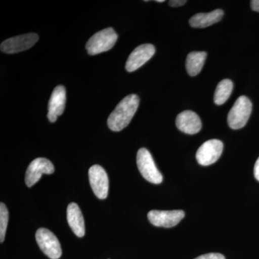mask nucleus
Instances as JSON below:
<instances>
[{
	"mask_svg": "<svg viewBox=\"0 0 259 259\" xmlns=\"http://www.w3.org/2000/svg\"><path fill=\"white\" fill-rule=\"evenodd\" d=\"M140 99L136 95H129L117 105L109 116L107 125L109 128L118 132L129 125L139 106Z\"/></svg>",
	"mask_w": 259,
	"mask_h": 259,
	"instance_id": "nucleus-1",
	"label": "nucleus"
},
{
	"mask_svg": "<svg viewBox=\"0 0 259 259\" xmlns=\"http://www.w3.org/2000/svg\"><path fill=\"white\" fill-rule=\"evenodd\" d=\"M117 35L112 28H107L97 32L90 37L86 44V49L90 55L95 56L110 51L115 46Z\"/></svg>",
	"mask_w": 259,
	"mask_h": 259,
	"instance_id": "nucleus-2",
	"label": "nucleus"
},
{
	"mask_svg": "<svg viewBox=\"0 0 259 259\" xmlns=\"http://www.w3.org/2000/svg\"><path fill=\"white\" fill-rule=\"evenodd\" d=\"M252 112V103L249 99L241 96L230 110L228 115V123L231 128L241 129L244 127Z\"/></svg>",
	"mask_w": 259,
	"mask_h": 259,
	"instance_id": "nucleus-3",
	"label": "nucleus"
},
{
	"mask_svg": "<svg viewBox=\"0 0 259 259\" xmlns=\"http://www.w3.org/2000/svg\"><path fill=\"white\" fill-rule=\"evenodd\" d=\"M136 161L140 173L145 180L155 185L161 183L163 176L156 167L151 153L146 148H142L139 150Z\"/></svg>",
	"mask_w": 259,
	"mask_h": 259,
	"instance_id": "nucleus-4",
	"label": "nucleus"
},
{
	"mask_svg": "<svg viewBox=\"0 0 259 259\" xmlns=\"http://www.w3.org/2000/svg\"><path fill=\"white\" fill-rule=\"evenodd\" d=\"M37 245L44 254L51 259H59L62 255V250L57 237L47 228H39L35 234Z\"/></svg>",
	"mask_w": 259,
	"mask_h": 259,
	"instance_id": "nucleus-5",
	"label": "nucleus"
},
{
	"mask_svg": "<svg viewBox=\"0 0 259 259\" xmlns=\"http://www.w3.org/2000/svg\"><path fill=\"white\" fill-rule=\"evenodd\" d=\"M223 144L217 139L209 140L197 150L196 158L202 166H209L219 159L222 155Z\"/></svg>",
	"mask_w": 259,
	"mask_h": 259,
	"instance_id": "nucleus-6",
	"label": "nucleus"
},
{
	"mask_svg": "<svg viewBox=\"0 0 259 259\" xmlns=\"http://www.w3.org/2000/svg\"><path fill=\"white\" fill-rule=\"evenodd\" d=\"M55 171L52 162L45 158H37L30 163L25 174V184L31 187L41 178L42 175H51Z\"/></svg>",
	"mask_w": 259,
	"mask_h": 259,
	"instance_id": "nucleus-7",
	"label": "nucleus"
},
{
	"mask_svg": "<svg viewBox=\"0 0 259 259\" xmlns=\"http://www.w3.org/2000/svg\"><path fill=\"white\" fill-rule=\"evenodd\" d=\"M38 35L35 33L25 34L10 37L1 44L0 49L5 54H16L28 50L33 47L38 40Z\"/></svg>",
	"mask_w": 259,
	"mask_h": 259,
	"instance_id": "nucleus-8",
	"label": "nucleus"
},
{
	"mask_svg": "<svg viewBox=\"0 0 259 259\" xmlns=\"http://www.w3.org/2000/svg\"><path fill=\"white\" fill-rule=\"evenodd\" d=\"M89 180L97 197L106 199L108 195L109 180L105 170L100 165H94L89 170Z\"/></svg>",
	"mask_w": 259,
	"mask_h": 259,
	"instance_id": "nucleus-9",
	"label": "nucleus"
},
{
	"mask_svg": "<svg viewBox=\"0 0 259 259\" xmlns=\"http://www.w3.org/2000/svg\"><path fill=\"white\" fill-rule=\"evenodd\" d=\"M185 215L183 210H151L148 219L154 226L168 228L178 225Z\"/></svg>",
	"mask_w": 259,
	"mask_h": 259,
	"instance_id": "nucleus-10",
	"label": "nucleus"
},
{
	"mask_svg": "<svg viewBox=\"0 0 259 259\" xmlns=\"http://www.w3.org/2000/svg\"><path fill=\"white\" fill-rule=\"evenodd\" d=\"M155 52L156 49L152 44H143L136 48L126 61V70L128 72H133L139 69L153 57Z\"/></svg>",
	"mask_w": 259,
	"mask_h": 259,
	"instance_id": "nucleus-11",
	"label": "nucleus"
},
{
	"mask_svg": "<svg viewBox=\"0 0 259 259\" xmlns=\"http://www.w3.org/2000/svg\"><path fill=\"white\" fill-rule=\"evenodd\" d=\"M66 89L64 86H58L54 89L49 102L48 118L51 122H55L59 116L62 115L66 105Z\"/></svg>",
	"mask_w": 259,
	"mask_h": 259,
	"instance_id": "nucleus-12",
	"label": "nucleus"
},
{
	"mask_svg": "<svg viewBox=\"0 0 259 259\" xmlns=\"http://www.w3.org/2000/svg\"><path fill=\"white\" fill-rule=\"evenodd\" d=\"M177 128L186 134H197L202 128V122L197 113L185 110L179 114L176 119Z\"/></svg>",
	"mask_w": 259,
	"mask_h": 259,
	"instance_id": "nucleus-13",
	"label": "nucleus"
},
{
	"mask_svg": "<svg viewBox=\"0 0 259 259\" xmlns=\"http://www.w3.org/2000/svg\"><path fill=\"white\" fill-rule=\"evenodd\" d=\"M67 221L70 228L76 236L81 238L85 235L84 220L77 204L72 202L68 205Z\"/></svg>",
	"mask_w": 259,
	"mask_h": 259,
	"instance_id": "nucleus-14",
	"label": "nucleus"
},
{
	"mask_svg": "<svg viewBox=\"0 0 259 259\" xmlns=\"http://www.w3.org/2000/svg\"><path fill=\"white\" fill-rule=\"evenodd\" d=\"M224 15L222 10L218 9L208 13H197L190 20L192 28H204L221 21Z\"/></svg>",
	"mask_w": 259,
	"mask_h": 259,
	"instance_id": "nucleus-15",
	"label": "nucleus"
},
{
	"mask_svg": "<svg viewBox=\"0 0 259 259\" xmlns=\"http://www.w3.org/2000/svg\"><path fill=\"white\" fill-rule=\"evenodd\" d=\"M207 53L204 51H194L188 54L186 60V69L191 76H197L202 71L205 62Z\"/></svg>",
	"mask_w": 259,
	"mask_h": 259,
	"instance_id": "nucleus-16",
	"label": "nucleus"
},
{
	"mask_svg": "<svg viewBox=\"0 0 259 259\" xmlns=\"http://www.w3.org/2000/svg\"><path fill=\"white\" fill-rule=\"evenodd\" d=\"M233 83L231 80L223 79L218 83L214 95L216 105H222L228 100L233 92Z\"/></svg>",
	"mask_w": 259,
	"mask_h": 259,
	"instance_id": "nucleus-17",
	"label": "nucleus"
},
{
	"mask_svg": "<svg viewBox=\"0 0 259 259\" xmlns=\"http://www.w3.org/2000/svg\"><path fill=\"white\" fill-rule=\"evenodd\" d=\"M8 220H9V213H8V208L4 203L1 202L0 204V242L1 243L5 241Z\"/></svg>",
	"mask_w": 259,
	"mask_h": 259,
	"instance_id": "nucleus-18",
	"label": "nucleus"
},
{
	"mask_svg": "<svg viewBox=\"0 0 259 259\" xmlns=\"http://www.w3.org/2000/svg\"><path fill=\"white\" fill-rule=\"evenodd\" d=\"M194 259H226L224 255L221 253H210L200 255Z\"/></svg>",
	"mask_w": 259,
	"mask_h": 259,
	"instance_id": "nucleus-19",
	"label": "nucleus"
},
{
	"mask_svg": "<svg viewBox=\"0 0 259 259\" xmlns=\"http://www.w3.org/2000/svg\"><path fill=\"white\" fill-rule=\"evenodd\" d=\"M187 3L186 0H171L168 2V5L173 8H177V7H181L182 5H185Z\"/></svg>",
	"mask_w": 259,
	"mask_h": 259,
	"instance_id": "nucleus-20",
	"label": "nucleus"
},
{
	"mask_svg": "<svg viewBox=\"0 0 259 259\" xmlns=\"http://www.w3.org/2000/svg\"><path fill=\"white\" fill-rule=\"evenodd\" d=\"M251 9L255 12H259V0H252L250 1Z\"/></svg>",
	"mask_w": 259,
	"mask_h": 259,
	"instance_id": "nucleus-21",
	"label": "nucleus"
},
{
	"mask_svg": "<svg viewBox=\"0 0 259 259\" xmlns=\"http://www.w3.org/2000/svg\"><path fill=\"white\" fill-rule=\"evenodd\" d=\"M253 173H254L255 178L259 182V157L255 162Z\"/></svg>",
	"mask_w": 259,
	"mask_h": 259,
	"instance_id": "nucleus-22",
	"label": "nucleus"
},
{
	"mask_svg": "<svg viewBox=\"0 0 259 259\" xmlns=\"http://www.w3.org/2000/svg\"><path fill=\"white\" fill-rule=\"evenodd\" d=\"M156 3H164V0H156Z\"/></svg>",
	"mask_w": 259,
	"mask_h": 259,
	"instance_id": "nucleus-23",
	"label": "nucleus"
}]
</instances>
